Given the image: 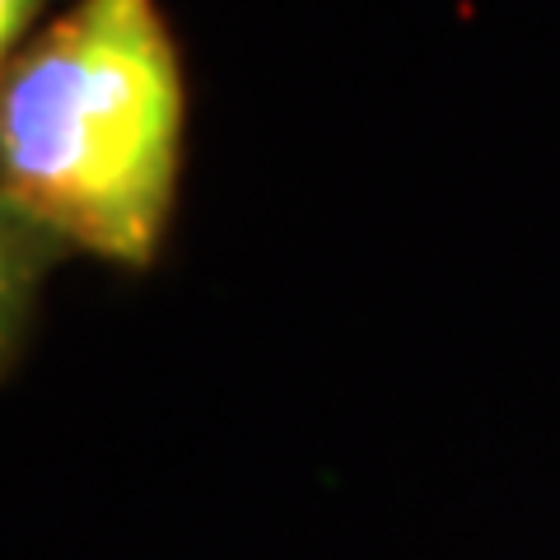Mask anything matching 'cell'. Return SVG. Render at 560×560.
Wrapping results in <instances>:
<instances>
[{
	"label": "cell",
	"instance_id": "cell-3",
	"mask_svg": "<svg viewBox=\"0 0 560 560\" xmlns=\"http://www.w3.org/2000/svg\"><path fill=\"white\" fill-rule=\"evenodd\" d=\"M43 10H47V0H0V70H5V61L14 51L43 28L38 24Z\"/></svg>",
	"mask_w": 560,
	"mask_h": 560
},
{
	"label": "cell",
	"instance_id": "cell-2",
	"mask_svg": "<svg viewBox=\"0 0 560 560\" xmlns=\"http://www.w3.org/2000/svg\"><path fill=\"white\" fill-rule=\"evenodd\" d=\"M51 253H57V243L0 197V364L20 341V327L33 308L38 280L51 267Z\"/></svg>",
	"mask_w": 560,
	"mask_h": 560
},
{
	"label": "cell",
	"instance_id": "cell-1",
	"mask_svg": "<svg viewBox=\"0 0 560 560\" xmlns=\"http://www.w3.org/2000/svg\"><path fill=\"white\" fill-rule=\"evenodd\" d=\"M183 131L187 84L160 0H70L0 70V197L57 248L150 267Z\"/></svg>",
	"mask_w": 560,
	"mask_h": 560
}]
</instances>
